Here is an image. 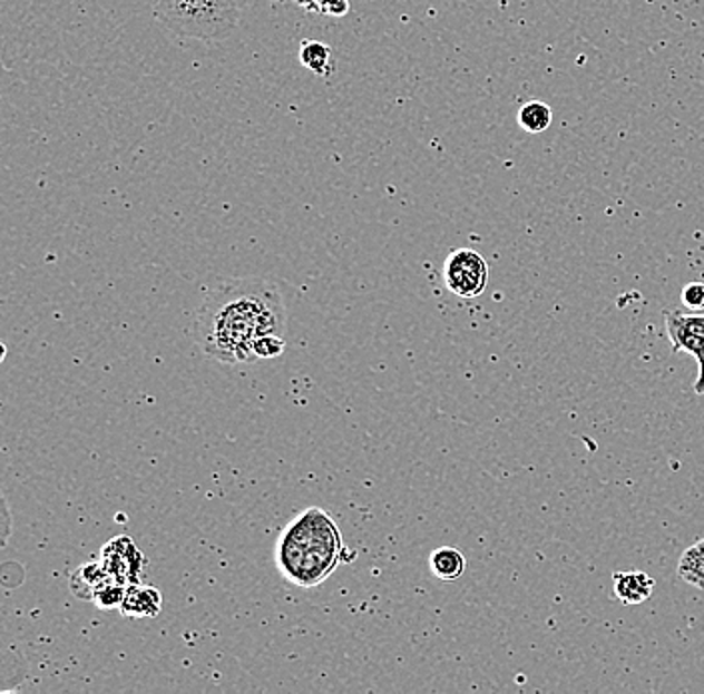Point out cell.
<instances>
[{"label": "cell", "instance_id": "obj_4", "mask_svg": "<svg viewBox=\"0 0 704 694\" xmlns=\"http://www.w3.org/2000/svg\"><path fill=\"white\" fill-rule=\"evenodd\" d=\"M444 284L460 299H477L489 284V263L470 248H457L444 261Z\"/></svg>", "mask_w": 704, "mask_h": 694}, {"label": "cell", "instance_id": "obj_14", "mask_svg": "<svg viewBox=\"0 0 704 694\" xmlns=\"http://www.w3.org/2000/svg\"><path fill=\"white\" fill-rule=\"evenodd\" d=\"M127 595V585L117 583V580H108L107 585L98 588L97 595L92 598V603L102 610H110V608H120L123 600Z\"/></svg>", "mask_w": 704, "mask_h": 694}, {"label": "cell", "instance_id": "obj_6", "mask_svg": "<svg viewBox=\"0 0 704 694\" xmlns=\"http://www.w3.org/2000/svg\"><path fill=\"white\" fill-rule=\"evenodd\" d=\"M100 563L117 583L133 585V583H140L145 557L140 555V550L130 538L117 537L102 548Z\"/></svg>", "mask_w": 704, "mask_h": 694}, {"label": "cell", "instance_id": "obj_3", "mask_svg": "<svg viewBox=\"0 0 704 694\" xmlns=\"http://www.w3.org/2000/svg\"><path fill=\"white\" fill-rule=\"evenodd\" d=\"M155 19L176 37L221 42L241 25L236 0H155Z\"/></svg>", "mask_w": 704, "mask_h": 694}, {"label": "cell", "instance_id": "obj_9", "mask_svg": "<svg viewBox=\"0 0 704 694\" xmlns=\"http://www.w3.org/2000/svg\"><path fill=\"white\" fill-rule=\"evenodd\" d=\"M108 580H115L107 573V568L102 567V563H88L77 568L70 577V590L75 597L82 600H92L97 595L98 588L107 585Z\"/></svg>", "mask_w": 704, "mask_h": 694}, {"label": "cell", "instance_id": "obj_5", "mask_svg": "<svg viewBox=\"0 0 704 694\" xmlns=\"http://www.w3.org/2000/svg\"><path fill=\"white\" fill-rule=\"evenodd\" d=\"M666 334L673 344V352H688L696 359L698 377L693 391L704 394V313L685 314L681 311H665Z\"/></svg>", "mask_w": 704, "mask_h": 694}, {"label": "cell", "instance_id": "obj_15", "mask_svg": "<svg viewBox=\"0 0 704 694\" xmlns=\"http://www.w3.org/2000/svg\"><path fill=\"white\" fill-rule=\"evenodd\" d=\"M294 2L309 12L326 14V17H344L351 10L349 0H294Z\"/></svg>", "mask_w": 704, "mask_h": 694}, {"label": "cell", "instance_id": "obj_11", "mask_svg": "<svg viewBox=\"0 0 704 694\" xmlns=\"http://www.w3.org/2000/svg\"><path fill=\"white\" fill-rule=\"evenodd\" d=\"M429 565H431V573L434 577L444 580V583H452V580L462 577L465 568H467V558L459 548L440 547L432 550Z\"/></svg>", "mask_w": 704, "mask_h": 694}, {"label": "cell", "instance_id": "obj_7", "mask_svg": "<svg viewBox=\"0 0 704 694\" xmlns=\"http://www.w3.org/2000/svg\"><path fill=\"white\" fill-rule=\"evenodd\" d=\"M613 588H615V597L623 605H641L653 595L655 578L643 570H630V573L618 570L613 575Z\"/></svg>", "mask_w": 704, "mask_h": 694}, {"label": "cell", "instance_id": "obj_10", "mask_svg": "<svg viewBox=\"0 0 704 694\" xmlns=\"http://www.w3.org/2000/svg\"><path fill=\"white\" fill-rule=\"evenodd\" d=\"M299 59L304 69L311 70L316 77H331L336 65H334L333 49L319 40H303L299 49Z\"/></svg>", "mask_w": 704, "mask_h": 694}, {"label": "cell", "instance_id": "obj_2", "mask_svg": "<svg viewBox=\"0 0 704 694\" xmlns=\"http://www.w3.org/2000/svg\"><path fill=\"white\" fill-rule=\"evenodd\" d=\"M343 535L326 510L313 507L284 528L276 545V567L294 587L323 585L344 560Z\"/></svg>", "mask_w": 704, "mask_h": 694}, {"label": "cell", "instance_id": "obj_8", "mask_svg": "<svg viewBox=\"0 0 704 694\" xmlns=\"http://www.w3.org/2000/svg\"><path fill=\"white\" fill-rule=\"evenodd\" d=\"M160 610H163V595L157 588L140 585V583L127 585V595L120 605L123 615L130 618H143V616L153 618L160 615Z\"/></svg>", "mask_w": 704, "mask_h": 694}, {"label": "cell", "instance_id": "obj_12", "mask_svg": "<svg viewBox=\"0 0 704 694\" xmlns=\"http://www.w3.org/2000/svg\"><path fill=\"white\" fill-rule=\"evenodd\" d=\"M678 577L688 585L704 590V538L683 553L678 560Z\"/></svg>", "mask_w": 704, "mask_h": 694}, {"label": "cell", "instance_id": "obj_13", "mask_svg": "<svg viewBox=\"0 0 704 694\" xmlns=\"http://www.w3.org/2000/svg\"><path fill=\"white\" fill-rule=\"evenodd\" d=\"M520 128L527 130L530 135H538V133H545L550 123H553V110L545 102L540 100H528L527 105H522L519 110Z\"/></svg>", "mask_w": 704, "mask_h": 694}, {"label": "cell", "instance_id": "obj_17", "mask_svg": "<svg viewBox=\"0 0 704 694\" xmlns=\"http://www.w3.org/2000/svg\"><path fill=\"white\" fill-rule=\"evenodd\" d=\"M681 299H683V304H685L688 311H704V284H686Z\"/></svg>", "mask_w": 704, "mask_h": 694}, {"label": "cell", "instance_id": "obj_16", "mask_svg": "<svg viewBox=\"0 0 704 694\" xmlns=\"http://www.w3.org/2000/svg\"><path fill=\"white\" fill-rule=\"evenodd\" d=\"M286 351V341L283 334H266L261 336L253 346V356L256 361H268V359H278Z\"/></svg>", "mask_w": 704, "mask_h": 694}, {"label": "cell", "instance_id": "obj_1", "mask_svg": "<svg viewBox=\"0 0 704 694\" xmlns=\"http://www.w3.org/2000/svg\"><path fill=\"white\" fill-rule=\"evenodd\" d=\"M286 311L268 278H235L211 289L196 316V343L206 356L225 364L255 362L261 336L283 334Z\"/></svg>", "mask_w": 704, "mask_h": 694}]
</instances>
